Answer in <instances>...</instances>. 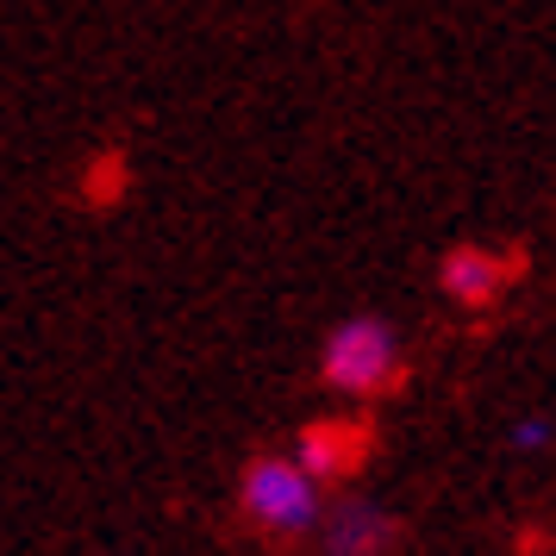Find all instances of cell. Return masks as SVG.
I'll return each mask as SVG.
<instances>
[{
    "label": "cell",
    "instance_id": "6da1fadb",
    "mask_svg": "<svg viewBox=\"0 0 556 556\" xmlns=\"http://www.w3.org/2000/svg\"><path fill=\"white\" fill-rule=\"evenodd\" d=\"M319 369L344 394H381V388H394V376H401V344H394V331L381 326V319H344L326 338Z\"/></svg>",
    "mask_w": 556,
    "mask_h": 556
},
{
    "label": "cell",
    "instance_id": "7a4b0ae2",
    "mask_svg": "<svg viewBox=\"0 0 556 556\" xmlns=\"http://www.w3.org/2000/svg\"><path fill=\"white\" fill-rule=\"evenodd\" d=\"M244 513L263 531H306L319 519V481L294 456H263L244 469Z\"/></svg>",
    "mask_w": 556,
    "mask_h": 556
},
{
    "label": "cell",
    "instance_id": "3957f363",
    "mask_svg": "<svg viewBox=\"0 0 556 556\" xmlns=\"http://www.w3.org/2000/svg\"><path fill=\"white\" fill-rule=\"evenodd\" d=\"M369 456V431L351 426V419H326V426H306L301 431V463L313 481H331V476H351L356 463Z\"/></svg>",
    "mask_w": 556,
    "mask_h": 556
},
{
    "label": "cell",
    "instance_id": "277c9868",
    "mask_svg": "<svg viewBox=\"0 0 556 556\" xmlns=\"http://www.w3.org/2000/svg\"><path fill=\"white\" fill-rule=\"evenodd\" d=\"M513 281V263L501 251H481V244H463V251L444 256V294L463 306H494L501 288Z\"/></svg>",
    "mask_w": 556,
    "mask_h": 556
},
{
    "label": "cell",
    "instance_id": "5b68a950",
    "mask_svg": "<svg viewBox=\"0 0 556 556\" xmlns=\"http://www.w3.org/2000/svg\"><path fill=\"white\" fill-rule=\"evenodd\" d=\"M394 551V519L381 506H344L326 526V556H388Z\"/></svg>",
    "mask_w": 556,
    "mask_h": 556
},
{
    "label": "cell",
    "instance_id": "8992f818",
    "mask_svg": "<svg viewBox=\"0 0 556 556\" xmlns=\"http://www.w3.org/2000/svg\"><path fill=\"white\" fill-rule=\"evenodd\" d=\"M544 444H551V426L544 419H526V426L513 431V451H544Z\"/></svg>",
    "mask_w": 556,
    "mask_h": 556
}]
</instances>
